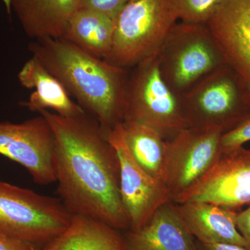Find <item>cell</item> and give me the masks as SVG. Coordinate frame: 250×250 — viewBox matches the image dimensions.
Listing matches in <instances>:
<instances>
[{"label":"cell","mask_w":250,"mask_h":250,"mask_svg":"<svg viewBox=\"0 0 250 250\" xmlns=\"http://www.w3.org/2000/svg\"><path fill=\"white\" fill-rule=\"evenodd\" d=\"M207 25L250 98V0H222Z\"/></svg>","instance_id":"obj_12"},{"label":"cell","mask_w":250,"mask_h":250,"mask_svg":"<svg viewBox=\"0 0 250 250\" xmlns=\"http://www.w3.org/2000/svg\"><path fill=\"white\" fill-rule=\"evenodd\" d=\"M40 247L0 233V250H40Z\"/></svg>","instance_id":"obj_23"},{"label":"cell","mask_w":250,"mask_h":250,"mask_svg":"<svg viewBox=\"0 0 250 250\" xmlns=\"http://www.w3.org/2000/svg\"><path fill=\"white\" fill-rule=\"evenodd\" d=\"M177 22L170 0H129L115 19L113 46L104 61L127 70L157 55Z\"/></svg>","instance_id":"obj_4"},{"label":"cell","mask_w":250,"mask_h":250,"mask_svg":"<svg viewBox=\"0 0 250 250\" xmlns=\"http://www.w3.org/2000/svg\"><path fill=\"white\" fill-rule=\"evenodd\" d=\"M20 83L28 89H35L22 106L29 111L51 109L64 117H76L86 113L72 100L60 82L43 66L36 57H31L18 75Z\"/></svg>","instance_id":"obj_15"},{"label":"cell","mask_w":250,"mask_h":250,"mask_svg":"<svg viewBox=\"0 0 250 250\" xmlns=\"http://www.w3.org/2000/svg\"><path fill=\"white\" fill-rule=\"evenodd\" d=\"M126 83L123 122H134L155 129L166 141L188 127L180 95L166 83L157 55L133 67Z\"/></svg>","instance_id":"obj_5"},{"label":"cell","mask_w":250,"mask_h":250,"mask_svg":"<svg viewBox=\"0 0 250 250\" xmlns=\"http://www.w3.org/2000/svg\"><path fill=\"white\" fill-rule=\"evenodd\" d=\"M82 0H13L12 10L31 39H61Z\"/></svg>","instance_id":"obj_16"},{"label":"cell","mask_w":250,"mask_h":250,"mask_svg":"<svg viewBox=\"0 0 250 250\" xmlns=\"http://www.w3.org/2000/svg\"><path fill=\"white\" fill-rule=\"evenodd\" d=\"M40 250H126L121 231L98 219L72 215L70 225Z\"/></svg>","instance_id":"obj_17"},{"label":"cell","mask_w":250,"mask_h":250,"mask_svg":"<svg viewBox=\"0 0 250 250\" xmlns=\"http://www.w3.org/2000/svg\"><path fill=\"white\" fill-rule=\"evenodd\" d=\"M223 134L217 129L187 127L166 141L162 179L172 202L196 184L218 161Z\"/></svg>","instance_id":"obj_8"},{"label":"cell","mask_w":250,"mask_h":250,"mask_svg":"<svg viewBox=\"0 0 250 250\" xmlns=\"http://www.w3.org/2000/svg\"><path fill=\"white\" fill-rule=\"evenodd\" d=\"M53 131L59 199L73 214L98 219L121 231L131 223L121 193L120 164L106 131L88 113L64 117L42 110Z\"/></svg>","instance_id":"obj_1"},{"label":"cell","mask_w":250,"mask_h":250,"mask_svg":"<svg viewBox=\"0 0 250 250\" xmlns=\"http://www.w3.org/2000/svg\"><path fill=\"white\" fill-rule=\"evenodd\" d=\"M222 0H170L177 21L192 24H207Z\"/></svg>","instance_id":"obj_20"},{"label":"cell","mask_w":250,"mask_h":250,"mask_svg":"<svg viewBox=\"0 0 250 250\" xmlns=\"http://www.w3.org/2000/svg\"><path fill=\"white\" fill-rule=\"evenodd\" d=\"M175 204V203H174ZM179 216L196 241L243 247L246 243L236 226L235 210L205 202L175 204Z\"/></svg>","instance_id":"obj_14"},{"label":"cell","mask_w":250,"mask_h":250,"mask_svg":"<svg viewBox=\"0 0 250 250\" xmlns=\"http://www.w3.org/2000/svg\"><path fill=\"white\" fill-rule=\"evenodd\" d=\"M115 20L80 8L70 18L62 39L96 58L105 60L111 52Z\"/></svg>","instance_id":"obj_18"},{"label":"cell","mask_w":250,"mask_h":250,"mask_svg":"<svg viewBox=\"0 0 250 250\" xmlns=\"http://www.w3.org/2000/svg\"><path fill=\"white\" fill-rule=\"evenodd\" d=\"M29 50L106 133L123 123L127 70L93 57L62 38L36 39Z\"/></svg>","instance_id":"obj_2"},{"label":"cell","mask_w":250,"mask_h":250,"mask_svg":"<svg viewBox=\"0 0 250 250\" xmlns=\"http://www.w3.org/2000/svg\"><path fill=\"white\" fill-rule=\"evenodd\" d=\"M163 78L181 95L226 65L207 24L176 22L158 53Z\"/></svg>","instance_id":"obj_7"},{"label":"cell","mask_w":250,"mask_h":250,"mask_svg":"<svg viewBox=\"0 0 250 250\" xmlns=\"http://www.w3.org/2000/svg\"><path fill=\"white\" fill-rule=\"evenodd\" d=\"M250 141V118L233 129L224 133L220 139L222 154L232 152Z\"/></svg>","instance_id":"obj_21"},{"label":"cell","mask_w":250,"mask_h":250,"mask_svg":"<svg viewBox=\"0 0 250 250\" xmlns=\"http://www.w3.org/2000/svg\"><path fill=\"white\" fill-rule=\"evenodd\" d=\"M54 147L53 131L41 115L20 123L0 122V154L24 167L36 184L56 182Z\"/></svg>","instance_id":"obj_9"},{"label":"cell","mask_w":250,"mask_h":250,"mask_svg":"<svg viewBox=\"0 0 250 250\" xmlns=\"http://www.w3.org/2000/svg\"><path fill=\"white\" fill-rule=\"evenodd\" d=\"M236 226L246 243V249L250 250V205L247 209L237 212Z\"/></svg>","instance_id":"obj_24"},{"label":"cell","mask_w":250,"mask_h":250,"mask_svg":"<svg viewBox=\"0 0 250 250\" xmlns=\"http://www.w3.org/2000/svg\"><path fill=\"white\" fill-rule=\"evenodd\" d=\"M188 127L224 133L250 118V98L238 75L228 65L218 67L180 95Z\"/></svg>","instance_id":"obj_3"},{"label":"cell","mask_w":250,"mask_h":250,"mask_svg":"<svg viewBox=\"0 0 250 250\" xmlns=\"http://www.w3.org/2000/svg\"><path fill=\"white\" fill-rule=\"evenodd\" d=\"M4 3L5 7H6V12L11 17V11H12V1L13 0H1Z\"/></svg>","instance_id":"obj_26"},{"label":"cell","mask_w":250,"mask_h":250,"mask_svg":"<svg viewBox=\"0 0 250 250\" xmlns=\"http://www.w3.org/2000/svg\"><path fill=\"white\" fill-rule=\"evenodd\" d=\"M125 236L126 250H198L172 202L159 207L143 228Z\"/></svg>","instance_id":"obj_13"},{"label":"cell","mask_w":250,"mask_h":250,"mask_svg":"<svg viewBox=\"0 0 250 250\" xmlns=\"http://www.w3.org/2000/svg\"><path fill=\"white\" fill-rule=\"evenodd\" d=\"M205 202L233 210L250 205V149L223 153L213 167L173 203Z\"/></svg>","instance_id":"obj_11"},{"label":"cell","mask_w":250,"mask_h":250,"mask_svg":"<svg viewBox=\"0 0 250 250\" xmlns=\"http://www.w3.org/2000/svg\"><path fill=\"white\" fill-rule=\"evenodd\" d=\"M122 123L126 145L135 161L149 175L163 182L166 140L146 125L134 122Z\"/></svg>","instance_id":"obj_19"},{"label":"cell","mask_w":250,"mask_h":250,"mask_svg":"<svg viewBox=\"0 0 250 250\" xmlns=\"http://www.w3.org/2000/svg\"><path fill=\"white\" fill-rule=\"evenodd\" d=\"M196 246L198 250H247L243 247L225 243H215V244H205L196 241Z\"/></svg>","instance_id":"obj_25"},{"label":"cell","mask_w":250,"mask_h":250,"mask_svg":"<svg viewBox=\"0 0 250 250\" xmlns=\"http://www.w3.org/2000/svg\"><path fill=\"white\" fill-rule=\"evenodd\" d=\"M128 1L129 0H82L80 8L96 11L115 20Z\"/></svg>","instance_id":"obj_22"},{"label":"cell","mask_w":250,"mask_h":250,"mask_svg":"<svg viewBox=\"0 0 250 250\" xmlns=\"http://www.w3.org/2000/svg\"><path fill=\"white\" fill-rule=\"evenodd\" d=\"M106 135L119 159L121 197L131 223L129 231H138L159 207L172 202L170 192L164 182L149 175L135 161L126 145L123 123Z\"/></svg>","instance_id":"obj_10"},{"label":"cell","mask_w":250,"mask_h":250,"mask_svg":"<svg viewBox=\"0 0 250 250\" xmlns=\"http://www.w3.org/2000/svg\"><path fill=\"white\" fill-rule=\"evenodd\" d=\"M60 199L0 179V233L42 248L70 225Z\"/></svg>","instance_id":"obj_6"}]
</instances>
